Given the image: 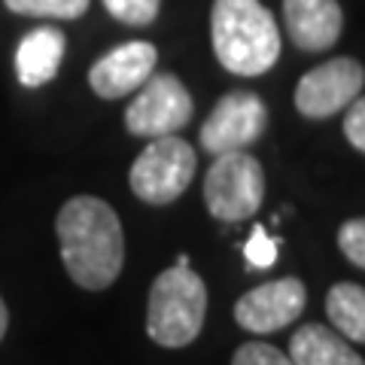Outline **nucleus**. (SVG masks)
I'll list each match as a JSON object with an SVG mask.
<instances>
[{
  "instance_id": "obj_1",
  "label": "nucleus",
  "mask_w": 365,
  "mask_h": 365,
  "mask_svg": "<svg viewBox=\"0 0 365 365\" xmlns=\"http://www.w3.org/2000/svg\"><path fill=\"white\" fill-rule=\"evenodd\" d=\"M61 262L83 289H107L125 265V235L116 210L104 198L76 195L55 220Z\"/></svg>"
},
{
  "instance_id": "obj_2",
  "label": "nucleus",
  "mask_w": 365,
  "mask_h": 365,
  "mask_svg": "<svg viewBox=\"0 0 365 365\" xmlns=\"http://www.w3.org/2000/svg\"><path fill=\"white\" fill-rule=\"evenodd\" d=\"M213 52L228 73L262 76L280 58V28L259 0H213Z\"/></svg>"
},
{
  "instance_id": "obj_3",
  "label": "nucleus",
  "mask_w": 365,
  "mask_h": 365,
  "mask_svg": "<svg viewBox=\"0 0 365 365\" xmlns=\"http://www.w3.org/2000/svg\"><path fill=\"white\" fill-rule=\"evenodd\" d=\"M207 317V287L189 265H170L153 280L146 302V335L158 347L177 350L192 344Z\"/></svg>"
},
{
  "instance_id": "obj_4",
  "label": "nucleus",
  "mask_w": 365,
  "mask_h": 365,
  "mask_svg": "<svg viewBox=\"0 0 365 365\" xmlns=\"http://www.w3.org/2000/svg\"><path fill=\"white\" fill-rule=\"evenodd\" d=\"M262 198H265V170L256 155L241 150L213 158L204 177V204L213 220L244 222L256 216Z\"/></svg>"
},
{
  "instance_id": "obj_5",
  "label": "nucleus",
  "mask_w": 365,
  "mask_h": 365,
  "mask_svg": "<svg viewBox=\"0 0 365 365\" xmlns=\"http://www.w3.org/2000/svg\"><path fill=\"white\" fill-rule=\"evenodd\" d=\"M198 170V153L177 134L153 137L128 170L131 192L146 204H170L189 189Z\"/></svg>"
},
{
  "instance_id": "obj_6",
  "label": "nucleus",
  "mask_w": 365,
  "mask_h": 365,
  "mask_svg": "<svg viewBox=\"0 0 365 365\" xmlns=\"http://www.w3.org/2000/svg\"><path fill=\"white\" fill-rule=\"evenodd\" d=\"M195 104L174 73H153L125 107V128L134 137H165L186 128Z\"/></svg>"
},
{
  "instance_id": "obj_7",
  "label": "nucleus",
  "mask_w": 365,
  "mask_h": 365,
  "mask_svg": "<svg viewBox=\"0 0 365 365\" xmlns=\"http://www.w3.org/2000/svg\"><path fill=\"white\" fill-rule=\"evenodd\" d=\"M268 128V107L253 91H228L216 101V107L201 125L198 143L204 153H241L250 150Z\"/></svg>"
},
{
  "instance_id": "obj_8",
  "label": "nucleus",
  "mask_w": 365,
  "mask_h": 365,
  "mask_svg": "<svg viewBox=\"0 0 365 365\" xmlns=\"http://www.w3.org/2000/svg\"><path fill=\"white\" fill-rule=\"evenodd\" d=\"M365 67L356 58H329L307 71L295 86V110L304 119H329L362 95Z\"/></svg>"
},
{
  "instance_id": "obj_9",
  "label": "nucleus",
  "mask_w": 365,
  "mask_h": 365,
  "mask_svg": "<svg viewBox=\"0 0 365 365\" xmlns=\"http://www.w3.org/2000/svg\"><path fill=\"white\" fill-rule=\"evenodd\" d=\"M307 304V289L299 277H280L259 283L256 289L244 292L235 304L237 326L256 335H271L287 329L302 317Z\"/></svg>"
},
{
  "instance_id": "obj_10",
  "label": "nucleus",
  "mask_w": 365,
  "mask_h": 365,
  "mask_svg": "<svg viewBox=\"0 0 365 365\" xmlns=\"http://www.w3.org/2000/svg\"><path fill=\"white\" fill-rule=\"evenodd\" d=\"M155 61H158V52H155L153 43H146V40L122 43L91 64L88 86L104 101L128 98L131 91H137L153 76Z\"/></svg>"
},
{
  "instance_id": "obj_11",
  "label": "nucleus",
  "mask_w": 365,
  "mask_h": 365,
  "mask_svg": "<svg viewBox=\"0 0 365 365\" xmlns=\"http://www.w3.org/2000/svg\"><path fill=\"white\" fill-rule=\"evenodd\" d=\"M283 21L289 40L302 52H326L344 31V13L338 0H283Z\"/></svg>"
},
{
  "instance_id": "obj_12",
  "label": "nucleus",
  "mask_w": 365,
  "mask_h": 365,
  "mask_svg": "<svg viewBox=\"0 0 365 365\" xmlns=\"http://www.w3.org/2000/svg\"><path fill=\"white\" fill-rule=\"evenodd\" d=\"M67 40L58 28L43 25L25 34L16 49V76L25 88H40L61 71Z\"/></svg>"
},
{
  "instance_id": "obj_13",
  "label": "nucleus",
  "mask_w": 365,
  "mask_h": 365,
  "mask_svg": "<svg viewBox=\"0 0 365 365\" xmlns=\"http://www.w3.org/2000/svg\"><path fill=\"white\" fill-rule=\"evenodd\" d=\"M289 359L295 365H365L353 344L323 323H304L289 338Z\"/></svg>"
},
{
  "instance_id": "obj_14",
  "label": "nucleus",
  "mask_w": 365,
  "mask_h": 365,
  "mask_svg": "<svg viewBox=\"0 0 365 365\" xmlns=\"http://www.w3.org/2000/svg\"><path fill=\"white\" fill-rule=\"evenodd\" d=\"M326 314L338 335L353 344H365V287L359 283H335L326 295Z\"/></svg>"
},
{
  "instance_id": "obj_15",
  "label": "nucleus",
  "mask_w": 365,
  "mask_h": 365,
  "mask_svg": "<svg viewBox=\"0 0 365 365\" xmlns=\"http://www.w3.org/2000/svg\"><path fill=\"white\" fill-rule=\"evenodd\" d=\"M4 4H6V9H13L19 16L73 21V19L88 13L91 0H4Z\"/></svg>"
},
{
  "instance_id": "obj_16",
  "label": "nucleus",
  "mask_w": 365,
  "mask_h": 365,
  "mask_svg": "<svg viewBox=\"0 0 365 365\" xmlns=\"http://www.w3.org/2000/svg\"><path fill=\"white\" fill-rule=\"evenodd\" d=\"M104 9L116 21H122V25L146 28L158 19L162 0H104Z\"/></svg>"
},
{
  "instance_id": "obj_17",
  "label": "nucleus",
  "mask_w": 365,
  "mask_h": 365,
  "mask_svg": "<svg viewBox=\"0 0 365 365\" xmlns=\"http://www.w3.org/2000/svg\"><path fill=\"white\" fill-rule=\"evenodd\" d=\"M280 256V241L277 237L268 235L265 225H253V232H250L247 244H244V262L247 268H271L274 262Z\"/></svg>"
},
{
  "instance_id": "obj_18",
  "label": "nucleus",
  "mask_w": 365,
  "mask_h": 365,
  "mask_svg": "<svg viewBox=\"0 0 365 365\" xmlns=\"http://www.w3.org/2000/svg\"><path fill=\"white\" fill-rule=\"evenodd\" d=\"M232 365H295V362L280 347L265 344V341H250V344H241L235 350Z\"/></svg>"
},
{
  "instance_id": "obj_19",
  "label": "nucleus",
  "mask_w": 365,
  "mask_h": 365,
  "mask_svg": "<svg viewBox=\"0 0 365 365\" xmlns=\"http://www.w3.org/2000/svg\"><path fill=\"white\" fill-rule=\"evenodd\" d=\"M338 247L347 262L365 271V216L359 220H347L338 228Z\"/></svg>"
},
{
  "instance_id": "obj_20",
  "label": "nucleus",
  "mask_w": 365,
  "mask_h": 365,
  "mask_svg": "<svg viewBox=\"0 0 365 365\" xmlns=\"http://www.w3.org/2000/svg\"><path fill=\"white\" fill-rule=\"evenodd\" d=\"M344 137L353 150L365 153V95H359L344 113Z\"/></svg>"
},
{
  "instance_id": "obj_21",
  "label": "nucleus",
  "mask_w": 365,
  "mask_h": 365,
  "mask_svg": "<svg viewBox=\"0 0 365 365\" xmlns=\"http://www.w3.org/2000/svg\"><path fill=\"white\" fill-rule=\"evenodd\" d=\"M6 326H9V311H6V302L0 299V338L6 335Z\"/></svg>"
}]
</instances>
